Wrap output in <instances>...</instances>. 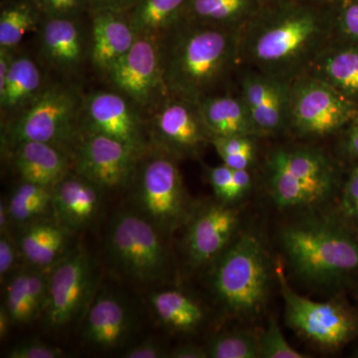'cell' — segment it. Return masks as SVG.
I'll return each mask as SVG.
<instances>
[{"label": "cell", "instance_id": "obj_1", "mask_svg": "<svg viewBox=\"0 0 358 358\" xmlns=\"http://www.w3.org/2000/svg\"><path fill=\"white\" fill-rule=\"evenodd\" d=\"M329 36L326 20L317 13L289 9L251 23L240 33L239 60L292 83L329 46Z\"/></svg>", "mask_w": 358, "mask_h": 358}, {"label": "cell", "instance_id": "obj_2", "mask_svg": "<svg viewBox=\"0 0 358 358\" xmlns=\"http://www.w3.org/2000/svg\"><path fill=\"white\" fill-rule=\"evenodd\" d=\"M241 30L202 26L180 33L169 54L164 80L176 98L197 103L209 96L239 60Z\"/></svg>", "mask_w": 358, "mask_h": 358}, {"label": "cell", "instance_id": "obj_3", "mask_svg": "<svg viewBox=\"0 0 358 358\" xmlns=\"http://www.w3.org/2000/svg\"><path fill=\"white\" fill-rule=\"evenodd\" d=\"M267 259L260 240L252 234H244L219 256L211 284L228 313L249 317L262 310L270 279Z\"/></svg>", "mask_w": 358, "mask_h": 358}, {"label": "cell", "instance_id": "obj_4", "mask_svg": "<svg viewBox=\"0 0 358 358\" xmlns=\"http://www.w3.org/2000/svg\"><path fill=\"white\" fill-rule=\"evenodd\" d=\"M282 241L294 270L310 281H334L358 268V240L331 224H294Z\"/></svg>", "mask_w": 358, "mask_h": 358}, {"label": "cell", "instance_id": "obj_5", "mask_svg": "<svg viewBox=\"0 0 358 358\" xmlns=\"http://www.w3.org/2000/svg\"><path fill=\"white\" fill-rule=\"evenodd\" d=\"M268 186L278 206L306 207L331 195L334 173L326 155L315 148H282L267 162Z\"/></svg>", "mask_w": 358, "mask_h": 358}, {"label": "cell", "instance_id": "obj_6", "mask_svg": "<svg viewBox=\"0 0 358 358\" xmlns=\"http://www.w3.org/2000/svg\"><path fill=\"white\" fill-rule=\"evenodd\" d=\"M357 114L355 103L317 78L305 74L292 82L289 128L301 136L333 134Z\"/></svg>", "mask_w": 358, "mask_h": 358}, {"label": "cell", "instance_id": "obj_7", "mask_svg": "<svg viewBox=\"0 0 358 358\" xmlns=\"http://www.w3.org/2000/svg\"><path fill=\"white\" fill-rule=\"evenodd\" d=\"M109 249L117 266L138 281H154L164 273L166 253L159 230L143 215L117 214L110 226Z\"/></svg>", "mask_w": 358, "mask_h": 358}, {"label": "cell", "instance_id": "obj_8", "mask_svg": "<svg viewBox=\"0 0 358 358\" xmlns=\"http://www.w3.org/2000/svg\"><path fill=\"white\" fill-rule=\"evenodd\" d=\"M136 199L143 215L159 232H173L190 217L182 179L169 157H155L143 166Z\"/></svg>", "mask_w": 358, "mask_h": 358}, {"label": "cell", "instance_id": "obj_9", "mask_svg": "<svg viewBox=\"0 0 358 358\" xmlns=\"http://www.w3.org/2000/svg\"><path fill=\"white\" fill-rule=\"evenodd\" d=\"M277 275L289 326L322 348H338L352 338L357 322L345 307L336 301L308 300L289 288L282 268H278Z\"/></svg>", "mask_w": 358, "mask_h": 358}, {"label": "cell", "instance_id": "obj_10", "mask_svg": "<svg viewBox=\"0 0 358 358\" xmlns=\"http://www.w3.org/2000/svg\"><path fill=\"white\" fill-rule=\"evenodd\" d=\"M78 113L76 96L55 87L40 94L9 127L7 140L15 147L22 141L58 143L69 140Z\"/></svg>", "mask_w": 358, "mask_h": 358}, {"label": "cell", "instance_id": "obj_11", "mask_svg": "<svg viewBox=\"0 0 358 358\" xmlns=\"http://www.w3.org/2000/svg\"><path fill=\"white\" fill-rule=\"evenodd\" d=\"M92 266L83 248L62 257L49 275L45 322L61 327L72 322L83 308L92 289Z\"/></svg>", "mask_w": 358, "mask_h": 358}, {"label": "cell", "instance_id": "obj_12", "mask_svg": "<svg viewBox=\"0 0 358 358\" xmlns=\"http://www.w3.org/2000/svg\"><path fill=\"white\" fill-rule=\"evenodd\" d=\"M136 155L122 141L92 131L80 145L77 173L101 189L121 187L133 178Z\"/></svg>", "mask_w": 358, "mask_h": 358}, {"label": "cell", "instance_id": "obj_13", "mask_svg": "<svg viewBox=\"0 0 358 358\" xmlns=\"http://www.w3.org/2000/svg\"><path fill=\"white\" fill-rule=\"evenodd\" d=\"M243 74L240 96L258 136H272L288 129L292 83L256 70Z\"/></svg>", "mask_w": 358, "mask_h": 358}, {"label": "cell", "instance_id": "obj_14", "mask_svg": "<svg viewBox=\"0 0 358 358\" xmlns=\"http://www.w3.org/2000/svg\"><path fill=\"white\" fill-rule=\"evenodd\" d=\"M112 81L136 102L145 103L152 99L164 80L159 45L152 35H138L124 57L109 71Z\"/></svg>", "mask_w": 358, "mask_h": 358}, {"label": "cell", "instance_id": "obj_15", "mask_svg": "<svg viewBox=\"0 0 358 358\" xmlns=\"http://www.w3.org/2000/svg\"><path fill=\"white\" fill-rule=\"evenodd\" d=\"M154 131L160 145L174 154H196L207 141H211L197 103L179 98L160 109Z\"/></svg>", "mask_w": 358, "mask_h": 358}, {"label": "cell", "instance_id": "obj_16", "mask_svg": "<svg viewBox=\"0 0 358 358\" xmlns=\"http://www.w3.org/2000/svg\"><path fill=\"white\" fill-rule=\"evenodd\" d=\"M236 212L225 205L205 207L192 218L186 234V247L194 264H204L227 249L237 229Z\"/></svg>", "mask_w": 358, "mask_h": 358}, {"label": "cell", "instance_id": "obj_17", "mask_svg": "<svg viewBox=\"0 0 358 358\" xmlns=\"http://www.w3.org/2000/svg\"><path fill=\"white\" fill-rule=\"evenodd\" d=\"M101 188L80 176H67L53 188L52 211L56 222L75 231L88 225L99 211Z\"/></svg>", "mask_w": 358, "mask_h": 358}, {"label": "cell", "instance_id": "obj_18", "mask_svg": "<svg viewBox=\"0 0 358 358\" xmlns=\"http://www.w3.org/2000/svg\"><path fill=\"white\" fill-rule=\"evenodd\" d=\"M87 112L92 131L122 141L136 154L143 148L138 122L122 96L101 92L90 98Z\"/></svg>", "mask_w": 358, "mask_h": 358}, {"label": "cell", "instance_id": "obj_19", "mask_svg": "<svg viewBox=\"0 0 358 358\" xmlns=\"http://www.w3.org/2000/svg\"><path fill=\"white\" fill-rule=\"evenodd\" d=\"M14 148V164L23 181L53 189L68 176L67 157L57 145L22 141Z\"/></svg>", "mask_w": 358, "mask_h": 358}, {"label": "cell", "instance_id": "obj_20", "mask_svg": "<svg viewBox=\"0 0 358 358\" xmlns=\"http://www.w3.org/2000/svg\"><path fill=\"white\" fill-rule=\"evenodd\" d=\"M129 327L131 315L127 306L112 294H103L90 308L84 338L98 348L112 350L124 343Z\"/></svg>", "mask_w": 358, "mask_h": 358}, {"label": "cell", "instance_id": "obj_21", "mask_svg": "<svg viewBox=\"0 0 358 358\" xmlns=\"http://www.w3.org/2000/svg\"><path fill=\"white\" fill-rule=\"evenodd\" d=\"M49 275L41 268L23 270L6 287V306L13 324H28L44 313L48 300Z\"/></svg>", "mask_w": 358, "mask_h": 358}, {"label": "cell", "instance_id": "obj_22", "mask_svg": "<svg viewBox=\"0 0 358 358\" xmlns=\"http://www.w3.org/2000/svg\"><path fill=\"white\" fill-rule=\"evenodd\" d=\"M197 106L211 138L258 136L241 96H209L199 101Z\"/></svg>", "mask_w": 358, "mask_h": 358}, {"label": "cell", "instance_id": "obj_23", "mask_svg": "<svg viewBox=\"0 0 358 358\" xmlns=\"http://www.w3.org/2000/svg\"><path fill=\"white\" fill-rule=\"evenodd\" d=\"M306 74L331 85L352 102L358 100V47L329 45L313 60Z\"/></svg>", "mask_w": 358, "mask_h": 358}, {"label": "cell", "instance_id": "obj_24", "mask_svg": "<svg viewBox=\"0 0 358 358\" xmlns=\"http://www.w3.org/2000/svg\"><path fill=\"white\" fill-rule=\"evenodd\" d=\"M25 225L17 242L23 257L36 268L55 265L65 255L70 231L56 221L40 219Z\"/></svg>", "mask_w": 358, "mask_h": 358}, {"label": "cell", "instance_id": "obj_25", "mask_svg": "<svg viewBox=\"0 0 358 358\" xmlns=\"http://www.w3.org/2000/svg\"><path fill=\"white\" fill-rule=\"evenodd\" d=\"M138 34L131 23L115 14H99L93 23L92 59L101 70L109 71L133 47Z\"/></svg>", "mask_w": 358, "mask_h": 358}, {"label": "cell", "instance_id": "obj_26", "mask_svg": "<svg viewBox=\"0 0 358 358\" xmlns=\"http://www.w3.org/2000/svg\"><path fill=\"white\" fill-rule=\"evenodd\" d=\"M41 73L28 57L13 59L6 83L0 88V105L4 110L24 107L40 95Z\"/></svg>", "mask_w": 358, "mask_h": 358}, {"label": "cell", "instance_id": "obj_27", "mask_svg": "<svg viewBox=\"0 0 358 358\" xmlns=\"http://www.w3.org/2000/svg\"><path fill=\"white\" fill-rule=\"evenodd\" d=\"M45 55L59 67H71L81 60L82 41L74 22L53 17L45 24L42 32Z\"/></svg>", "mask_w": 358, "mask_h": 358}, {"label": "cell", "instance_id": "obj_28", "mask_svg": "<svg viewBox=\"0 0 358 358\" xmlns=\"http://www.w3.org/2000/svg\"><path fill=\"white\" fill-rule=\"evenodd\" d=\"M150 303L160 322L178 331H192L203 320L199 303L178 291H164L150 296Z\"/></svg>", "mask_w": 358, "mask_h": 358}, {"label": "cell", "instance_id": "obj_29", "mask_svg": "<svg viewBox=\"0 0 358 358\" xmlns=\"http://www.w3.org/2000/svg\"><path fill=\"white\" fill-rule=\"evenodd\" d=\"M52 188L23 181L7 202V211L10 221L28 224L38 220L52 210Z\"/></svg>", "mask_w": 358, "mask_h": 358}, {"label": "cell", "instance_id": "obj_30", "mask_svg": "<svg viewBox=\"0 0 358 358\" xmlns=\"http://www.w3.org/2000/svg\"><path fill=\"white\" fill-rule=\"evenodd\" d=\"M186 0H141L131 17L138 35H152L169 27L176 20Z\"/></svg>", "mask_w": 358, "mask_h": 358}, {"label": "cell", "instance_id": "obj_31", "mask_svg": "<svg viewBox=\"0 0 358 358\" xmlns=\"http://www.w3.org/2000/svg\"><path fill=\"white\" fill-rule=\"evenodd\" d=\"M252 0H192V10L203 22L229 26L241 22L249 15Z\"/></svg>", "mask_w": 358, "mask_h": 358}, {"label": "cell", "instance_id": "obj_32", "mask_svg": "<svg viewBox=\"0 0 358 358\" xmlns=\"http://www.w3.org/2000/svg\"><path fill=\"white\" fill-rule=\"evenodd\" d=\"M205 350L207 357L211 358L260 357L259 338L245 331L219 334Z\"/></svg>", "mask_w": 358, "mask_h": 358}, {"label": "cell", "instance_id": "obj_33", "mask_svg": "<svg viewBox=\"0 0 358 358\" xmlns=\"http://www.w3.org/2000/svg\"><path fill=\"white\" fill-rule=\"evenodd\" d=\"M36 15L32 7L18 3L7 7L0 15V46L11 49L20 43L24 35L34 27Z\"/></svg>", "mask_w": 358, "mask_h": 358}, {"label": "cell", "instance_id": "obj_34", "mask_svg": "<svg viewBox=\"0 0 358 358\" xmlns=\"http://www.w3.org/2000/svg\"><path fill=\"white\" fill-rule=\"evenodd\" d=\"M253 138L250 136H218L212 138L210 141L224 164L232 169H248L255 157Z\"/></svg>", "mask_w": 358, "mask_h": 358}, {"label": "cell", "instance_id": "obj_35", "mask_svg": "<svg viewBox=\"0 0 358 358\" xmlns=\"http://www.w3.org/2000/svg\"><path fill=\"white\" fill-rule=\"evenodd\" d=\"M260 357L306 358L307 355L294 350L282 334L277 320L272 319L262 336L259 338Z\"/></svg>", "mask_w": 358, "mask_h": 358}, {"label": "cell", "instance_id": "obj_36", "mask_svg": "<svg viewBox=\"0 0 358 358\" xmlns=\"http://www.w3.org/2000/svg\"><path fill=\"white\" fill-rule=\"evenodd\" d=\"M63 355L62 350L37 339L22 341L7 353V357L10 358H58Z\"/></svg>", "mask_w": 358, "mask_h": 358}, {"label": "cell", "instance_id": "obj_37", "mask_svg": "<svg viewBox=\"0 0 358 358\" xmlns=\"http://www.w3.org/2000/svg\"><path fill=\"white\" fill-rule=\"evenodd\" d=\"M233 174H234V169L224 164L222 166L211 167L208 171V178L214 193L224 202L231 201Z\"/></svg>", "mask_w": 358, "mask_h": 358}, {"label": "cell", "instance_id": "obj_38", "mask_svg": "<svg viewBox=\"0 0 358 358\" xmlns=\"http://www.w3.org/2000/svg\"><path fill=\"white\" fill-rule=\"evenodd\" d=\"M343 207L346 215L358 222V166L352 169L346 181L343 189Z\"/></svg>", "mask_w": 358, "mask_h": 358}, {"label": "cell", "instance_id": "obj_39", "mask_svg": "<svg viewBox=\"0 0 358 358\" xmlns=\"http://www.w3.org/2000/svg\"><path fill=\"white\" fill-rule=\"evenodd\" d=\"M339 25L345 36L358 41V2L350 4L343 9Z\"/></svg>", "mask_w": 358, "mask_h": 358}, {"label": "cell", "instance_id": "obj_40", "mask_svg": "<svg viewBox=\"0 0 358 358\" xmlns=\"http://www.w3.org/2000/svg\"><path fill=\"white\" fill-rule=\"evenodd\" d=\"M16 261V248L6 232L0 237V275L1 280L13 268Z\"/></svg>", "mask_w": 358, "mask_h": 358}, {"label": "cell", "instance_id": "obj_41", "mask_svg": "<svg viewBox=\"0 0 358 358\" xmlns=\"http://www.w3.org/2000/svg\"><path fill=\"white\" fill-rule=\"evenodd\" d=\"M126 358H159L166 357L164 350L154 341H145L138 345L131 346L124 353Z\"/></svg>", "mask_w": 358, "mask_h": 358}, {"label": "cell", "instance_id": "obj_42", "mask_svg": "<svg viewBox=\"0 0 358 358\" xmlns=\"http://www.w3.org/2000/svg\"><path fill=\"white\" fill-rule=\"evenodd\" d=\"M252 178L248 169H234L231 201L243 196L251 187Z\"/></svg>", "mask_w": 358, "mask_h": 358}, {"label": "cell", "instance_id": "obj_43", "mask_svg": "<svg viewBox=\"0 0 358 358\" xmlns=\"http://www.w3.org/2000/svg\"><path fill=\"white\" fill-rule=\"evenodd\" d=\"M44 8L53 15L70 13L79 4L80 0H40Z\"/></svg>", "mask_w": 358, "mask_h": 358}, {"label": "cell", "instance_id": "obj_44", "mask_svg": "<svg viewBox=\"0 0 358 358\" xmlns=\"http://www.w3.org/2000/svg\"><path fill=\"white\" fill-rule=\"evenodd\" d=\"M169 357L173 358H206V350L192 345H180L171 352Z\"/></svg>", "mask_w": 358, "mask_h": 358}, {"label": "cell", "instance_id": "obj_45", "mask_svg": "<svg viewBox=\"0 0 358 358\" xmlns=\"http://www.w3.org/2000/svg\"><path fill=\"white\" fill-rule=\"evenodd\" d=\"M346 150L348 154L358 159V115L353 117V122L346 136Z\"/></svg>", "mask_w": 358, "mask_h": 358}, {"label": "cell", "instance_id": "obj_46", "mask_svg": "<svg viewBox=\"0 0 358 358\" xmlns=\"http://www.w3.org/2000/svg\"><path fill=\"white\" fill-rule=\"evenodd\" d=\"M11 324H13V320L7 312L6 306H1V308H0V338H6Z\"/></svg>", "mask_w": 358, "mask_h": 358}, {"label": "cell", "instance_id": "obj_47", "mask_svg": "<svg viewBox=\"0 0 358 358\" xmlns=\"http://www.w3.org/2000/svg\"><path fill=\"white\" fill-rule=\"evenodd\" d=\"M9 220H10V217H9L8 211H7L6 204L1 202V205H0V227H1V232H3V230L6 232Z\"/></svg>", "mask_w": 358, "mask_h": 358}, {"label": "cell", "instance_id": "obj_48", "mask_svg": "<svg viewBox=\"0 0 358 358\" xmlns=\"http://www.w3.org/2000/svg\"><path fill=\"white\" fill-rule=\"evenodd\" d=\"M100 1L108 2V3H110V2H119L122 1V0H100Z\"/></svg>", "mask_w": 358, "mask_h": 358}]
</instances>
